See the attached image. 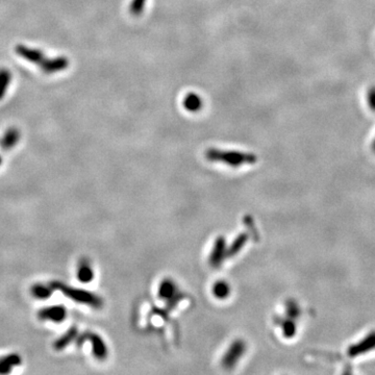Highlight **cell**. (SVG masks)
<instances>
[{
  "mask_svg": "<svg viewBox=\"0 0 375 375\" xmlns=\"http://www.w3.org/2000/svg\"><path fill=\"white\" fill-rule=\"evenodd\" d=\"M205 155L211 161L223 162L232 166H240L243 164H253L257 162V157L252 153H242L238 151H221L219 149H207Z\"/></svg>",
  "mask_w": 375,
  "mask_h": 375,
  "instance_id": "obj_1",
  "label": "cell"
},
{
  "mask_svg": "<svg viewBox=\"0 0 375 375\" xmlns=\"http://www.w3.org/2000/svg\"><path fill=\"white\" fill-rule=\"evenodd\" d=\"M52 287L61 291L63 293H64L66 296H68L69 298H71L73 301L89 304L94 307H100L102 305L101 299L97 297L96 295L90 293V292L88 291L80 290V289H73V288L63 285L61 283H54Z\"/></svg>",
  "mask_w": 375,
  "mask_h": 375,
  "instance_id": "obj_2",
  "label": "cell"
},
{
  "mask_svg": "<svg viewBox=\"0 0 375 375\" xmlns=\"http://www.w3.org/2000/svg\"><path fill=\"white\" fill-rule=\"evenodd\" d=\"M373 350H375V330L370 331L363 339L350 345L347 349V354L350 358H357Z\"/></svg>",
  "mask_w": 375,
  "mask_h": 375,
  "instance_id": "obj_3",
  "label": "cell"
},
{
  "mask_svg": "<svg viewBox=\"0 0 375 375\" xmlns=\"http://www.w3.org/2000/svg\"><path fill=\"white\" fill-rule=\"evenodd\" d=\"M69 66V60L67 57L59 56L53 58H44L40 63V68L47 74L56 73L65 70Z\"/></svg>",
  "mask_w": 375,
  "mask_h": 375,
  "instance_id": "obj_4",
  "label": "cell"
},
{
  "mask_svg": "<svg viewBox=\"0 0 375 375\" xmlns=\"http://www.w3.org/2000/svg\"><path fill=\"white\" fill-rule=\"evenodd\" d=\"M16 53L19 54L21 57L30 61V63H35V64L40 65V63L45 58L44 53L40 51L39 49H35V48H30L24 45H18L15 48Z\"/></svg>",
  "mask_w": 375,
  "mask_h": 375,
  "instance_id": "obj_5",
  "label": "cell"
},
{
  "mask_svg": "<svg viewBox=\"0 0 375 375\" xmlns=\"http://www.w3.org/2000/svg\"><path fill=\"white\" fill-rule=\"evenodd\" d=\"M67 311L64 306H51L42 309L39 312V318L43 320H51L55 322L63 321L66 318Z\"/></svg>",
  "mask_w": 375,
  "mask_h": 375,
  "instance_id": "obj_6",
  "label": "cell"
},
{
  "mask_svg": "<svg viewBox=\"0 0 375 375\" xmlns=\"http://www.w3.org/2000/svg\"><path fill=\"white\" fill-rule=\"evenodd\" d=\"M182 106L188 112L197 113L202 109L203 101L202 98L196 93H189L183 98Z\"/></svg>",
  "mask_w": 375,
  "mask_h": 375,
  "instance_id": "obj_7",
  "label": "cell"
},
{
  "mask_svg": "<svg viewBox=\"0 0 375 375\" xmlns=\"http://www.w3.org/2000/svg\"><path fill=\"white\" fill-rule=\"evenodd\" d=\"M86 337H88L91 340V343L93 344V352L95 354V357L99 360H103L106 358L108 351L102 339L97 335H95V333H88Z\"/></svg>",
  "mask_w": 375,
  "mask_h": 375,
  "instance_id": "obj_8",
  "label": "cell"
},
{
  "mask_svg": "<svg viewBox=\"0 0 375 375\" xmlns=\"http://www.w3.org/2000/svg\"><path fill=\"white\" fill-rule=\"evenodd\" d=\"M93 270L87 261H82L78 269V279L82 283H89L93 279Z\"/></svg>",
  "mask_w": 375,
  "mask_h": 375,
  "instance_id": "obj_9",
  "label": "cell"
},
{
  "mask_svg": "<svg viewBox=\"0 0 375 375\" xmlns=\"http://www.w3.org/2000/svg\"><path fill=\"white\" fill-rule=\"evenodd\" d=\"M19 138H20V134L17 130L15 129H11L9 130L5 137L3 138V141H2V145L3 147L5 149H10L12 148L13 146H15L17 144V142L19 141Z\"/></svg>",
  "mask_w": 375,
  "mask_h": 375,
  "instance_id": "obj_10",
  "label": "cell"
},
{
  "mask_svg": "<svg viewBox=\"0 0 375 375\" xmlns=\"http://www.w3.org/2000/svg\"><path fill=\"white\" fill-rule=\"evenodd\" d=\"M20 357L16 356V354H12L10 357L0 360V373H7L11 371L13 366L20 364Z\"/></svg>",
  "mask_w": 375,
  "mask_h": 375,
  "instance_id": "obj_11",
  "label": "cell"
},
{
  "mask_svg": "<svg viewBox=\"0 0 375 375\" xmlns=\"http://www.w3.org/2000/svg\"><path fill=\"white\" fill-rule=\"evenodd\" d=\"M10 82H11L10 71L7 69L0 70V100L5 97L7 90L10 86Z\"/></svg>",
  "mask_w": 375,
  "mask_h": 375,
  "instance_id": "obj_12",
  "label": "cell"
},
{
  "mask_svg": "<svg viewBox=\"0 0 375 375\" xmlns=\"http://www.w3.org/2000/svg\"><path fill=\"white\" fill-rule=\"evenodd\" d=\"M76 332H77L76 328H71L68 332H66V335H64L59 340H57L55 342V344H54L55 349L61 350L63 348H65L67 345H69L70 342L75 338Z\"/></svg>",
  "mask_w": 375,
  "mask_h": 375,
  "instance_id": "obj_13",
  "label": "cell"
},
{
  "mask_svg": "<svg viewBox=\"0 0 375 375\" xmlns=\"http://www.w3.org/2000/svg\"><path fill=\"white\" fill-rule=\"evenodd\" d=\"M32 293L37 298H47L51 295V290L47 286H42V285H36L32 289Z\"/></svg>",
  "mask_w": 375,
  "mask_h": 375,
  "instance_id": "obj_14",
  "label": "cell"
},
{
  "mask_svg": "<svg viewBox=\"0 0 375 375\" xmlns=\"http://www.w3.org/2000/svg\"><path fill=\"white\" fill-rule=\"evenodd\" d=\"M147 0H133L130 6V12L134 16H140L145 8Z\"/></svg>",
  "mask_w": 375,
  "mask_h": 375,
  "instance_id": "obj_15",
  "label": "cell"
},
{
  "mask_svg": "<svg viewBox=\"0 0 375 375\" xmlns=\"http://www.w3.org/2000/svg\"><path fill=\"white\" fill-rule=\"evenodd\" d=\"M367 100H368V104H369V108L371 109V111L375 112V86L369 89L368 94H367Z\"/></svg>",
  "mask_w": 375,
  "mask_h": 375,
  "instance_id": "obj_16",
  "label": "cell"
},
{
  "mask_svg": "<svg viewBox=\"0 0 375 375\" xmlns=\"http://www.w3.org/2000/svg\"><path fill=\"white\" fill-rule=\"evenodd\" d=\"M215 293L217 296L219 297H224L227 295L228 290H227V286L224 284H218L215 288Z\"/></svg>",
  "mask_w": 375,
  "mask_h": 375,
  "instance_id": "obj_17",
  "label": "cell"
},
{
  "mask_svg": "<svg viewBox=\"0 0 375 375\" xmlns=\"http://www.w3.org/2000/svg\"><path fill=\"white\" fill-rule=\"evenodd\" d=\"M372 150H373V152L375 153V139L373 140V142H372Z\"/></svg>",
  "mask_w": 375,
  "mask_h": 375,
  "instance_id": "obj_18",
  "label": "cell"
},
{
  "mask_svg": "<svg viewBox=\"0 0 375 375\" xmlns=\"http://www.w3.org/2000/svg\"><path fill=\"white\" fill-rule=\"evenodd\" d=\"M0 164H2V158H0Z\"/></svg>",
  "mask_w": 375,
  "mask_h": 375,
  "instance_id": "obj_19",
  "label": "cell"
}]
</instances>
